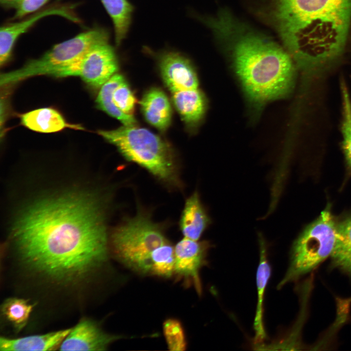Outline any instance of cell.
<instances>
[{"label":"cell","instance_id":"6da1fadb","mask_svg":"<svg viewBox=\"0 0 351 351\" xmlns=\"http://www.w3.org/2000/svg\"><path fill=\"white\" fill-rule=\"evenodd\" d=\"M102 198L68 194L27 208L15 222L14 245L29 271L63 285H74L106 261L108 237Z\"/></svg>","mask_w":351,"mask_h":351},{"label":"cell","instance_id":"7a4b0ae2","mask_svg":"<svg viewBox=\"0 0 351 351\" xmlns=\"http://www.w3.org/2000/svg\"><path fill=\"white\" fill-rule=\"evenodd\" d=\"M282 40L302 68H312L342 51L351 20V0H278Z\"/></svg>","mask_w":351,"mask_h":351},{"label":"cell","instance_id":"3957f363","mask_svg":"<svg viewBox=\"0 0 351 351\" xmlns=\"http://www.w3.org/2000/svg\"><path fill=\"white\" fill-rule=\"evenodd\" d=\"M232 52L236 73L256 105L284 98L292 90V60L276 44L253 33H243L236 37Z\"/></svg>","mask_w":351,"mask_h":351},{"label":"cell","instance_id":"277c9868","mask_svg":"<svg viewBox=\"0 0 351 351\" xmlns=\"http://www.w3.org/2000/svg\"><path fill=\"white\" fill-rule=\"evenodd\" d=\"M98 133L115 146L126 159L145 169L165 186L174 189L182 187L175 153L157 135L136 125H123Z\"/></svg>","mask_w":351,"mask_h":351},{"label":"cell","instance_id":"5b68a950","mask_svg":"<svg viewBox=\"0 0 351 351\" xmlns=\"http://www.w3.org/2000/svg\"><path fill=\"white\" fill-rule=\"evenodd\" d=\"M168 241L160 225L142 213L117 226L110 238L117 259L131 269L144 274H151L153 251Z\"/></svg>","mask_w":351,"mask_h":351},{"label":"cell","instance_id":"8992f818","mask_svg":"<svg viewBox=\"0 0 351 351\" xmlns=\"http://www.w3.org/2000/svg\"><path fill=\"white\" fill-rule=\"evenodd\" d=\"M336 227L327 208L304 229L292 245L289 266L278 289L311 272L331 257L335 242Z\"/></svg>","mask_w":351,"mask_h":351},{"label":"cell","instance_id":"52a82bcc","mask_svg":"<svg viewBox=\"0 0 351 351\" xmlns=\"http://www.w3.org/2000/svg\"><path fill=\"white\" fill-rule=\"evenodd\" d=\"M107 38L108 33L101 28L81 33L54 45L42 56L28 61L20 68L1 74L0 86H6L37 76L57 77L91 46Z\"/></svg>","mask_w":351,"mask_h":351},{"label":"cell","instance_id":"ba28073f","mask_svg":"<svg viewBox=\"0 0 351 351\" xmlns=\"http://www.w3.org/2000/svg\"><path fill=\"white\" fill-rule=\"evenodd\" d=\"M118 69L116 54L107 38L91 46L58 77L79 76L89 86L98 89L116 74Z\"/></svg>","mask_w":351,"mask_h":351},{"label":"cell","instance_id":"9c48e42d","mask_svg":"<svg viewBox=\"0 0 351 351\" xmlns=\"http://www.w3.org/2000/svg\"><path fill=\"white\" fill-rule=\"evenodd\" d=\"M211 246L207 241H198L184 237L174 247V274L187 285L193 286L199 295L202 292L200 271L207 264V255Z\"/></svg>","mask_w":351,"mask_h":351},{"label":"cell","instance_id":"30bf717a","mask_svg":"<svg viewBox=\"0 0 351 351\" xmlns=\"http://www.w3.org/2000/svg\"><path fill=\"white\" fill-rule=\"evenodd\" d=\"M158 64L164 83L171 93L198 88L195 69L182 55L172 51L164 52L159 56Z\"/></svg>","mask_w":351,"mask_h":351},{"label":"cell","instance_id":"8fae6325","mask_svg":"<svg viewBox=\"0 0 351 351\" xmlns=\"http://www.w3.org/2000/svg\"><path fill=\"white\" fill-rule=\"evenodd\" d=\"M121 336L109 334L93 320L83 319L61 344V351H104Z\"/></svg>","mask_w":351,"mask_h":351},{"label":"cell","instance_id":"7c38bea8","mask_svg":"<svg viewBox=\"0 0 351 351\" xmlns=\"http://www.w3.org/2000/svg\"><path fill=\"white\" fill-rule=\"evenodd\" d=\"M57 15L75 22L80 20L70 7L54 6L36 12L26 20L1 26L0 30V64L4 65L9 59L14 45L22 34L40 19L49 16Z\"/></svg>","mask_w":351,"mask_h":351},{"label":"cell","instance_id":"4fadbf2b","mask_svg":"<svg viewBox=\"0 0 351 351\" xmlns=\"http://www.w3.org/2000/svg\"><path fill=\"white\" fill-rule=\"evenodd\" d=\"M210 223L199 194L195 192L187 198L179 220V228L183 236L198 240Z\"/></svg>","mask_w":351,"mask_h":351},{"label":"cell","instance_id":"5bb4252c","mask_svg":"<svg viewBox=\"0 0 351 351\" xmlns=\"http://www.w3.org/2000/svg\"><path fill=\"white\" fill-rule=\"evenodd\" d=\"M141 111L146 121L160 131H165L170 125L172 110L165 93L153 87L148 90L140 102Z\"/></svg>","mask_w":351,"mask_h":351},{"label":"cell","instance_id":"9a60e30c","mask_svg":"<svg viewBox=\"0 0 351 351\" xmlns=\"http://www.w3.org/2000/svg\"><path fill=\"white\" fill-rule=\"evenodd\" d=\"M259 261L256 274L257 302L254 322L255 332L254 341H263L266 337L263 323V301L265 292L271 274V268L267 256V249L265 240L261 234L258 236Z\"/></svg>","mask_w":351,"mask_h":351},{"label":"cell","instance_id":"2e32d148","mask_svg":"<svg viewBox=\"0 0 351 351\" xmlns=\"http://www.w3.org/2000/svg\"><path fill=\"white\" fill-rule=\"evenodd\" d=\"M72 328L21 338H0V351H52L60 347Z\"/></svg>","mask_w":351,"mask_h":351},{"label":"cell","instance_id":"e0dca14e","mask_svg":"<svg viewBox=\"0 0 351 351\" xmlns=\"http://www.w3.org/2000/svg\"><path fill=\"white\" fill-rule=\"evenodd\" d=\"M173 103L182 120L194 126L202 119L205 111L203 94L198 88L172 93Z\"/></svg>","mask_w":351,"mask_h":351},{"label":"cell","instance_id":"ac0fdd59","mask_svg":"<svg viewBox=\"0 0 351 351\" xmlns=\"http://www.w3.org/2000/svg\"><path fill=\"white\" fill-rule=\"evenodd\" d=\"M21 122L26 127L41 133H54L66 128L81 129L77 125L68 123L57 110L43 108L31 111L21 116Z\"/></svg>","mask_w":351,"mask_h":351},{"label":"cell","instance_id":"d6986e66","mask_svg":"<svg viewBox=\"0 0 351 351\" xmlns=\"http://www.w3.org/2000/svg\"><path fill=\"white\" fill-rule=\"evenodd\" d=\"M331 257L334 267L351 275V216L337 223L335 242Z\"/></svg>","mask_w":351,"mask_h":351},{"label":"cell","instance_id":"ffe728a7","mask_svg":"<svg viewBox=\"0 0 351 351\" xmlns=\"http://www.w3.org/2000/svg\"><path fill=\"white\" fill-rule=\"evenodd\" d=\"M124 80L122 75L116 73L100 88L96 99L98 107L109 115L120 121L123 125H136L134 116L124 114L115 105L113 95L116 88Z\"/></svg>","mask_w":351,"mask_h":351},{"label":"cell","instance_id":"44dd1931","mask_svg":"<svg viewBox=\"0 0 351 351\" xmlns=\"http://www.w3.org/2000/svg\"><path fill=\"white\" fill-rule=\"evenodd\" d=\"M114 24L115 41L119 45L130 27L133 7L128 0H100Z\"/></svg>","mask_w":351,"mask_h":351},{"label":"cell","instance_id":"7402d4cb","mask_svg":"<svg viewBox=\"0 0 351 351\" xmlns=\"http://www.w3.org/2000/svg\"><path fill=\"white\" fill-rule=\"evenodd\" d=\"M33 305L28 300L19 298H9L1 305V312L4 317L17 332L26 325Z\"/></svg>","mask_w":351,"mask_h":351},{"label":"cell","instance_id":"603a6c76","mask_svg":"<svg viewBox=\"0 0 351 351\" xmlns=\"http://www.w3.org/2000/svg\"><path fill=\"white\" fill-rule=\"evenodd\" d=\"M151 274L168 278L175 273V248L168 241L156 248L151 255Z\"/></svg>","mask_w":351,"mask_h":351},{"label":"cell","instance_id":"cb8c5ba5","mask_svg":"<svg viewBox=\"0 0 351 351\" xmlns=\"http://www.w3.org/2000/svg\"><path fill=\"white\" fill-rule=\"evenodd\" d=\"M341 90L343 101V148L348 165L351 169V101L343 79L341 81Z\"/></svg>","mask_w":351,"mask_h":351},{"label":"cell","instance_id":"d4e9b609","mask_svg":"<svg viewBox=\"0 0 351 351\" xmlns=\"http://www.w3.org/2000/svg\"><path fill=\"white\" fill-rule=\"evenodd\" d=\"M163 331L168 349L172 351H183L187 347V341L183 327L181 322L175 318L166 320L163 324Z\"/></svg>","mask_w":351,"mask_h":351},{"label":"cell","instance_id":"484cf974","mask_svg":"<svg viewBox=\"0 0 351 351\" xmlns=\"http://www.w3.org/2000/svg\"><path fill=\"white\" fill-rule=\"evenodd\" d=\"M113 101L115 106L124 114L133 116L136 99L125 79L115 89Z\"/></svg>","mask_w":351,"mask_h":351},{"label":"cell","instance_id":"4316f807","mask_svg":"<svg viewBox=\"0 0 351 351\" xmlns=\"http://www.w3.org/2000/svg\"><path fill=\"white\" fill-rule=\"evenodd\" d=\"M49 0H16L5 5L15 9V19L21 18L36 12Z\"/></svg>","mask_w":351,"mask_h":351}]
</instances>
